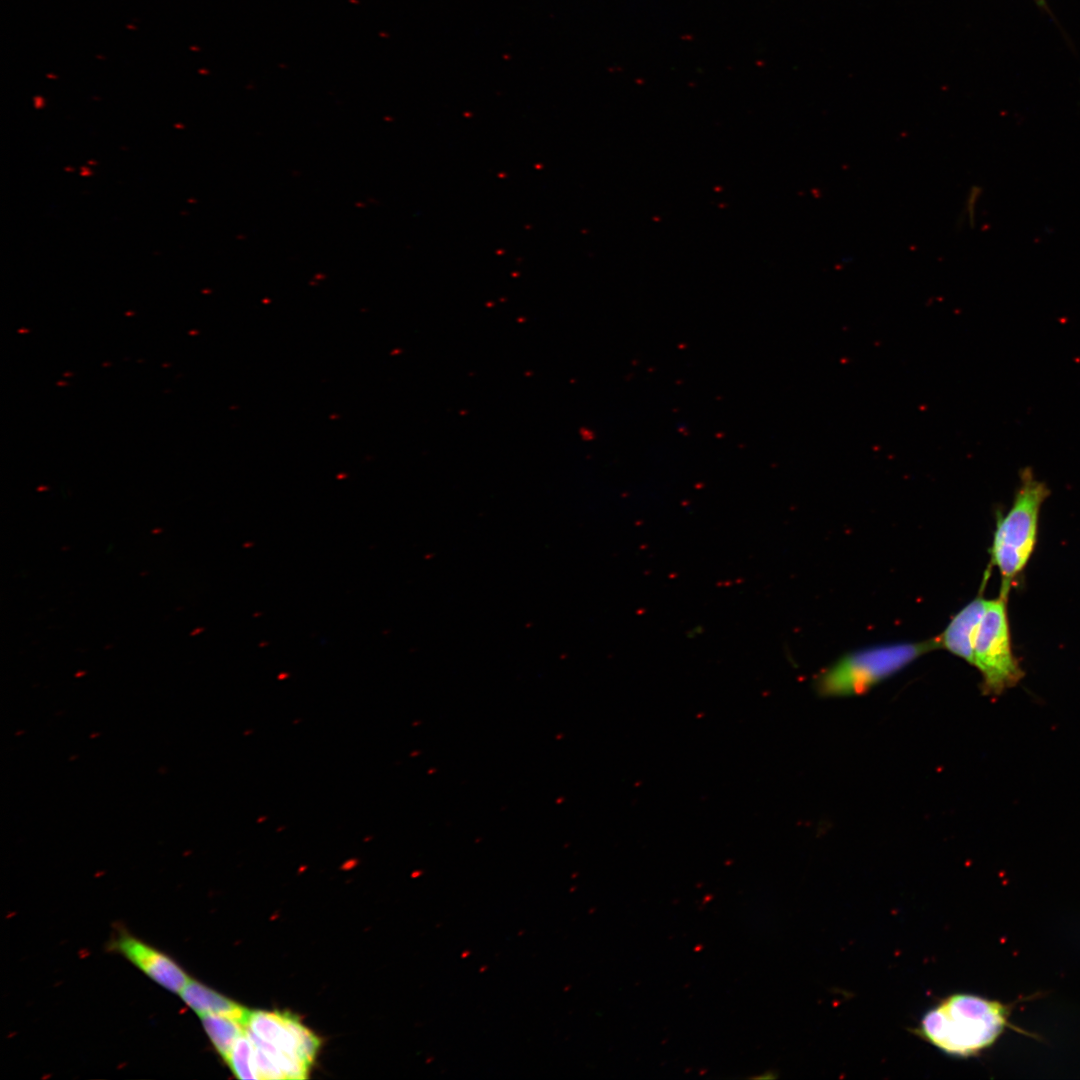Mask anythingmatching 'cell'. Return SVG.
I'll use <instances>...</instances> for the list:
<instances>
[{
	"label": "cell",
	"instance_id": "cell-2",
	"mask_svg": "<svg viewBox=\"0 0 1080 1080\" xmlns=\"http://www.w3.org/2000/svg\"><path fill=\"white\" fill-rule=\"evenodd\" d=\"M1019 478L1010 509L997 518L990 549L991 566L997 567L1001 576L999 595L1005 598L1034 551L1040 509L1050 493L1030 467L1022 469Z\"/></svg>",
	"mask_w": 1080,
	"mask_h": 1080
},
{
	"label": "cell",
	"instance_id": "cell-1",
	"mask_svg": "<svg viewBox=\"0 0 1080 1080\" xmlns=\"http://www.w3.org/2000/svg\"><path fill=\"white\" fill-rule=\"evenodd\" d=\"M1007 1016L1006 1006L998 1001L958 993L929 1009L916 1033L948 1055L968 1057L997 1039Z\"/></svg>",
	"mask_w": 1080,
	"mask_h": 1080
},
{
	"label": "cell",
	"instance_id": "cell-9",
	"mask_svg": "<svg viewBox=\"0 0 1080 1080\" xmlns=\"http://www.w3.org/2000/svg\"><path fill=\"white\" fill-rule=\"evenodd\" d=\"M199 1017L214 1048L226 1060L236 1040L246 1031L245 1024L217 1014H201Z\"/></svg>",
	"mask_w": 1080,
	"mask_h": 1080
},
{
	"label": "cell",
	"instance_id": "cell-4",
	"mask_svg": "<svg viewBox=\"0 0 1080 1080\" xmlns=\"http://www.w3.org/2000/svg\"><path fill=\"white\" fill-rule=\"evenodd\" d=\"M1007 599H989L974 641L973 665L982 675V690L998 696L1014 687L1024 673L1011 645Z\"/></svg>",
	"mask_w": 1080,
	"mask_h": 1080
},
{
	"label": "cell",
	"instance_id": "cell-7",
	"mask_svg": "<svg viewBox=\"0 0 1080 1080\" xmlns=\"http://www.w3.org/2000/svg\"><path fill=\"white\" fill-rule=\"evenodd\" d=\"M989 599L974 598L964 606L938 636L940 647L973 665L974 641Z\"/></svg>",
	"mask_w": 1080,
	"mask_h": 1080
},
{
	"label": "cell",
	"instance_id": "cell-10",
	"mask_svg": "<svg viewBox=\"0 0 1080 1080\" xmlns=\"http://www.w3.org/2000/svg\"><path fill=\"white\" fill-rule=\"evenodd\" d=\"M225 1061L235 1077L245 1080L260 1079L254 1044L246 1033L236 1040Z\"/></svg>",
	"mask_w": 1080,
	"mask_h": 1080
},
{
	"label": "cell",
	"instance_id": "cell-5",
	"mask_svg": "<svg viewBox=\"0 0 1080 1080\" xmlns=\"http://www.w3.org/2000/svg\"><path fill=\"white\" fill-rule=\"evenodd\" d=\"M246 1030L310 1067L319 1052L318 1036L288 1012L250 1010Z\"/></svg>",
	"mask_w": 1080,
	"mask_h": 1080
},
{
	"label": "cell",
	"instance_id": "cell-3",
	"mask_svg": "<svg viewBox=\"0 0 1080 1080\" xmlns=\"http://www.w3.org/2000/svg\"><path fill=\"white\" fill-rule=\"evenodd\" d=\"M937 648H941L938 637L849 653L817 677L816 689L820 695L828 697L862 694L918 657Z\"/></svg>",
	"mask_w": 1080,
	"mask_h": 1080
},
{
	"label": "cell",
	"instance_id": "cell-8",
	"mask_svg": "<svg viewBox=\"0 0 1080 1080\" xmlns=\"http://www.w3.org/2000/svg\"><path fill=\"white\" fill-rule=\"evenodd\" d=\"M183 1001L198 1015L217 1014L247 1023L250 1010L206 987L202 983L189 979L179 993Z\"/></svg>",
	"mask_w": 1080,
	"mask_h": 1080
},
{
	"label": "cell",
	"instance_id": "cell-6",
	"mask_svg": "<svg viewBox=\"0 0 1080 1080\" xmlns=\"http://www.w3.org/2000/svg\"><path fill=\"white\" fill-rule=\"evenodd\" d=\"M112 947L167 990L180 993L190 979L172 958L131 935H120Z\"/></svg>",
	"mask_w": 1080,
	"mask_h": 1080
}]
</instances>
